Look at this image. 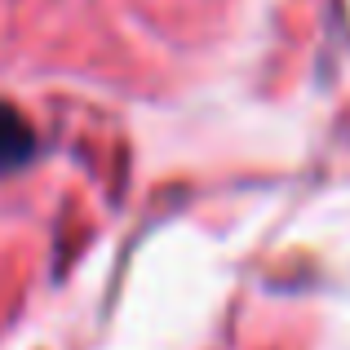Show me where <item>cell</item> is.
Returning <instances> with one entry per match:
<instances>
[{
	"label": "cell",
	"instance_id": "obj_1",
	"mask_svg": "<svg viewBox=\"0 0 350 350\" xmlns=\"http://www.w3.org/2000/svg\"><path fill=\"white\" fill-rule=\"evenodd\" d=\"M27 155H31V124L9 103H0V173L18 169Z\"/></svg>",
	"mask_w": 350,
	"mask_h": 350
}]
</instances>
